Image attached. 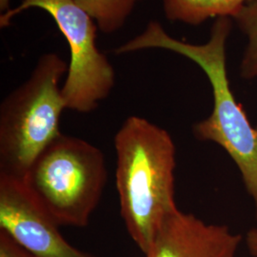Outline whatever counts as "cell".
Segmentation results:
<instances>
[{"label":"cell","instance_id":"6da1fadb","mask_svg":"<svg viewBox=\"0 0 257 257\" xmlns=\"http://www.w3.org/2000/svg\"><path fill=\"white\" fill-rule=\"evenodd\" d=\"M231 26L230 18H217L209 40L204 44H192L169 36L157 21H150L141 35L121 45L115 53L163 49L183 55L200 67L211 84L213 107L207 118L193 125V136L217 144L230 156L254 204L257 217V126L251 125L230 88L227 41Z\"/></svg>","mask_w":257,"mask_h":257},{"label":"cell","instance_id":"7a4b0ae2","mask_svg":"<svg viewBox=\"0 0 257 257\" xmlns=\"http://www.w3.org/2000/svg\"><path fill=\"white\" fill-rule=\"evenodd\" d=\"M114 148L121 217L131 238L145 254L162 223L178 210L175 142L165 128L132 115L117 131Z\"/></svg>","mask_w":257,"mask_h":257},{"label":"cell","instance_id":"3957f363","mask_svg":"<svg viewBox=\"0 0 257 257\" xmlns=\"http://www.w3.org/2000/svg\"><path fill=\"white\" fill-rule=\"evenodd\" d=\"M68 69L55 53L42 55L27 80L1 103L0 175L24 180L38 156L62 134L60 81Z\"/></svg>","mask_w":257,"mask_h":257},{"label":"cell","instance_id":"277c9868","mask_svg":"<svg viewBox=\"0 0 257 257\" xmlns=\"http://www.w3.org/2000/svg\"><path fill=\"white\" fill-rule=\"evenodd\" d=\"M107 177L99 148L61 134L38 156L23 181L59 227L83 228L101 200Z\"/></svg>","mask_w":257,"mask_h":257},{"label":"cell","instance_id":"5b68a950","mask_svg":"<svg viewBox=\"0 0 257 257\" xmlns=\"http://www.w3.org/2000/svg\"><path fill=\"white\" fill-rule=\"evenodd\" d=\"M31 8L46 11L69 44L71 58L61 90L66 109L81 113L95 110L110 95L115 74L97 48L93 19L73 0H22L18 7L1 15L0 27L9 26L16 16Z\"/></svg>","mask_w":257,"mask_h":257},{"label":"cell","instance_id":"8992f818","mask_svg":"<svg viewBox=\"0 0 257 257\" xmlns=\"http://www.w3.org/2000/svg\"><path fill=\"white\" fill-rule=\"evenodd\" d=\"M0 230L36 257H92L72 246L23 180L0 175Z\"/></svg>","mask_w":257,"mask_h":257},{"label":"cell","instance_id":"52a82bcc","mask_svg":"<svg viewBox=\"0 0 257 257\" xmlns=\"http://www.w3.org/2000/svg\"><path fill=\"white\" fill-rule=\"evenodd\" d=\"M243 236L179 209L168 216L144 257H237Z\"/></svg>","mask_w":257,"mask_h":257},{"label":"cell","instance_id":"ba28073f","mask_svg":"<svg viewBox=\"0 0 257 257\" xmlns=\"http://www.w3.org/2000/svg\"><path fill=\"white\" fill-rule=\"evenodd\" d=\"M248 0H162L167 19L198 25L211 18H231Z\"/></svg>","mask_w":257,"mask_h":257},{"label":"cell","instance_id":"9c48e42d","mask_svg":"<svg viewBox=\"0 0 257 257\" xmlns=\"http://www.w3.org/2000/svg\"><path fill=\"white\" fill-rule=\"evenodd\" d=\"M96 21L100 31L111 34L124 25L140 0H73Z\"/></svg>","mask_w":257,"mask_h":257},{"label":"cell","instance_id":"30bf717a","mask_svg":"<svg viewBox=\"0 0 257 257\" xmlns=\"http://www.w3.org/2000/svg\"><path fill=\"white\" fill-rule=\"evenodd\" d=\"M230 19L248 39L240 63V75L248 80L256 79L257 0H248Z\"/></svg>","mask_w":257,"mask_h":257},{"label":"cell","instance_id":"8fae6325","mask_svg":"<svg viewBox=\"0 0 257 257\" xmlns=\"http://www.w3.org/2000/svg\"><path fill=\"white\" fill-rule=\"evenodd\" d=\"M0 257H36L21 248L7 233L0 230Z\"/></svg>","mask_w":257,"mask_h":257},{"label":"cell","instance_id":"7c38bea8","mask_svg":"<svg viewBox=\"0 0 257 257\" xmlns=\"http://www.w3.org/2000/svg\"><path fill=\"white\" fill-rule=\"evenodd\" d=\"M245 239L249 253L252 256L257 257V229L248 230Z\"/></svg>","mask_w":257,"mask_h":257},{"label":"cell","instance_id":"4fadbf2b","mask_svg":"<svg viewBox=\"0 0 257 257\" xmlns=\"http://www.w3.org/2000/svg\"><path fill=\"white\" fill-rule=\"evenodd\" d=\"M10 1L11 0H0V11L2 12V14L9 11Z\"/></svg>","mask_w":257,"mask_h":257},{"label":"cell","instance_id":"5bb4252c","mask_svg":"<svg viewBox=\"0 0 257 257\" xmlns=\"http://www.w3.org/2000/svg\"><path fill=\"white\" fill-rule=\"evenodd\" d=\"M92 257H93V256H92Z\"/></svg>","mask_w":257,"mask_h":257}]
</instances>
